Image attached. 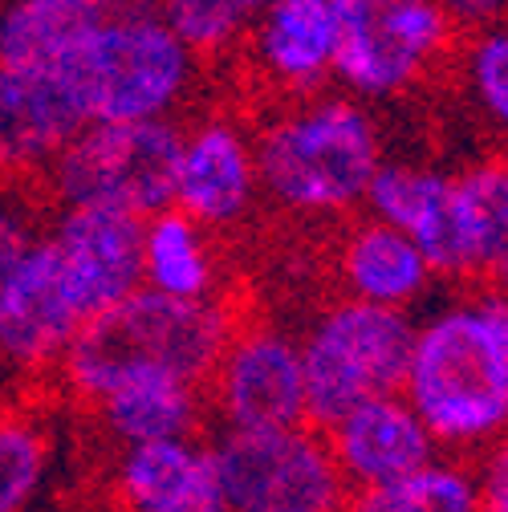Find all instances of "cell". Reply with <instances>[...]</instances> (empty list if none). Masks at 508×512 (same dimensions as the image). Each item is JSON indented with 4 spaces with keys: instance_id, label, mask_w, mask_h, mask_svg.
Masks as SVG:
<instances>
[{
    "instance_id": "29",
    "label": "cell",
    "mask_w": 508,
    "mask_h": 512,
    "mask_svg": "<svg viewBox=\"0 0 508 512\" xmlns=\"http://www.w3.org/2000/svg\"><path fill=\"white\" fill-rule=\"evenodd\" d=\"M439 9L448 13L452 29H460L468 37L508 21V0H439Z\"/></svg>"
},
{
    "instance_id": "2",
    "label": "cell",
    "mask_w": 508,
    "mask_h": 512,
    "mask_svg": "<svg viewBox=\"0 0 508 512\" xmlns=\"http://www.w3.org/2000/svg\"><path fill=\"white\" fill-rule=\"evenodd\" d=\"M252 147L261 196L297 220H334L362 208L374 171L387 159L370 106L334 90L273 110Z\"/></svg>"
},
{
    "instance_id": "28",
    "label": "cell",
    "mask_w": 508,
    "mask_h": 512,
    "mask_svg": "<svg viewBox=\"0 0 508 512\" xmlns=\"http://www.w3.org/2000/svg\"><path fill=\"white\" fill-rule=\"evenodd\" d=\"M476 500L480 512H508V435L476 456Z\"/></svg>"
},
{
    "instance_id": "1",
    "label": "cell",
    "mask_w": 508,
    "mask_h": 512,
    "mask_svg": "<svg viewBox=\"0 0 508 512\" xmlns=\"http://www.w3.org/2000/svg\"><path fill=\"white\" fill-rule=\"evenodd\" d=\"M403 399L443 452H484L508 435V293L456 297L415 322Z\"/></svg>"
},
{
    "instance_id": "10",
    "label": "cell",
    "mask_w": 508,
    "mask_h": 512,
    "mask_svg": "<svg viewBox=\"0 0 508 512\" xmlns=\"http://www.w3.org/2000/svg\"><path fill=\"white\" fill-rule=\"evenodd\" d=\"M90 322L49 236L0 281V362L41 370L61 362Z\"/></svg>"
},
{
    "instance_id": "30",
    "label": "cell",
    "mask_w": 508,
    "mask_h": 512,
    "mask_svg": "<svg viewBox=\"0 0 508 512\" xmlns=\"http://www.w3.org/2000/svg\"><path fill=\"white\" fill-rule=\"evenodd\" d=\"M151 512H228V508H224L220 488H216V480H212L208 488H200V492H192V496H183V500H175V504L151 508Z\"/></svg>"
},
{
    "instance_id": "32",
    "label": "cell",
    "mask_w": 508,
    "mask_h": 512,
    "mask_svg": "<svg viewBox=\"0 0 508 512\" xmlns=\"http://www.w3.org/2000/svg\"><path fill=\"white\" fill-rule=\"evenodd\" d=\"M500 179H504V200H508V159H500Z\"/></svg>"
},
{
    "instance_id": "12",
    "label": "cell",
    "mask_w": 508,
    "mask_h": 512,
    "mask_svg": "<svg viewBox=\"0 0 508 512\" xmlns=\"http://www.w3.org/2000/svg\"><path fill=\"white\" fill-rule=\"evenodd\" d=\"M143 224L110 208H61L45 228L86 317L143 289Z\"/></svg>"
},
{
    "instance_id": "13",
    "label": "cell",
    "mask_w": 508,
    "mask_h": 512,
    "mask_svg": "<svg viewBox=\"0 0 508 512\" xmlns=\"http://www.w3.org/2000/svg\"><path fill=\"white\" fill-rule=\"evenodd\" d=\"M82 126V106L57 70L0 66V179L45 175Z\"/></svg>"
},
{
    "instance_id": "6",
    "label": "cell",
    "mask_w": 508,
    "mask_h": 512,
    "mask_svg": "<svg viewBox=\"0 0 508 512\" xmlns=\"http://www.w3.org/2000/svg\"><path fill=\"white\" fill-rule=\"evenodd\" d=\"M183 126L167 122H90L45 171L61 208H110L151 220L175 200Z\"/></svg>"
},
{
    "instance_id": "19",
    "label": "cell",
    "mask_w": 508,
    "mask_h": 512,
    "mask_svg": "<svg viewBox=\"0 0 508 512\" xmlns=\"http://www.w3.org/2000/svg\"><path fill=\"white\" fill-rule=\"evenodd\" d=\"M452 236H456V281L504 277L508 200H504L500 159H488L452 175Z\"/></svg>"
},
{
    "instance_id": "15",
    "label": "cell",
    "mask_w": 508,
    "mask_h": 512,
    "mask_svg": "<svg viewBox=\"0 0 508 512\" xmlns=\"http://www.w3.org/2000/svg\"><path fill=\"white\" fill-rule=\"evenodd\" d=\"M326 443L350 492L387 488L439 460L431 431L403 395H383L354 407L338 427L326 431Z\"/></svg>"
},
{
    "instance_id": "4",
    "label": "cell",
    "mask_w": 508,
    "mask_h": 512,
    "mask_svg": "<svg viewBox=\"0 0 508 512\" xmlns=\"http://www.w3.org/2000/svg\"><path fill=\"white\" fill-rule=\"evenodd\" d=\"M200 57L155 0L122 5L57 66L90 122H167L196 86Z\"/></svg>"
},
{
    "instance_id": "5",
    "label": "cell",
    "mask_w": 508,
    "mask_h": 512,
    "mask_svg": "<svg viewBox=\"0 0 508 512\" xmlns=\"http://www.w3.org/2000/svg\"><path fill=\"white\" fill-rule=\"evenodd\" d=\"M297 346L309 427L326 435L354 407L383 395H403L415 317L342 297L313 317Z\"/></svg>"
},
{
    "instance_id": "16",
    "label": "cell",
    "mask_w": 508,
    "mask_h": 512,
    "mask_svg": "<svg viewBox=\"0 0 508 512\" xmlns=\"http://www.w3.org/2000/svg\"><path fill=\"white\" fill-rule=\"evenodd\" d=\"M366 216L403 232L435 277L456 281V236H452V175L415 163L383 159L366 191Z\"/></svg>"
},
{
    "instance_id": "23",
    "label": "cell",
    "mask_w": 508,
    "mask_h": 512,
    "mask_svg": "<svg viewBox=\"0 0 508 512\" xmlns=\"http://www.w3.org/2000/svg\"><path fill=\"white\" fill-rule=\"evenodd\" d=\"M346 512H480L476 472L460 460H435L387 488L350 492Z\"/></svg>"
},
{
    "instance_id": "8",
    "label": "cell",
    "mask_w": 508,
    "mask_h": 512,
    "mask_svg": "<svg viewBox=\"0 0 508 512\" xmlns=\"http://www.w3.org/2000/svg\"><path fill=\"white\" fill-rule=\"evenodd\" d=\"M212 452L228 512H346L350 484L322 431H228Z\"/></svg>"
},
{
    "instance_id": "27",
    "label": "cell",
    "mask_w": 508,
    "mask_h": 512,
    "mask_svg": "<svg viewBox=\"0 0 508 512\" xmlns=\"http://www.w3.org/2000/svg\"><path fill=\"white\" fill-rule=\"evenodd\" d=\"M45 240L41 204L21 183H0V281Z\"/></svg>"
},
{
    "instance_id": "33",
    "label": "cell",
    "mask_w": 508,
    "mask_h": 512,
    "mask_svg": "<svg viewBox=\"0 0 508 512\" xmlns=\"http://www.w3.org/2000/svg\"><path fill=\"white\" fill-rule=\"evenodd\" d=\"M500 285H504V293H508V269H504V277H500Z\"/></svg>"
},
{
    "instance_id": "21",
    "label": "cell",
    "mask_w": 508,
    "mask_h": 512,
    "mask_svg": "<svg viewBox=\"0 0 508 512\" xmlns=\"http://www.w3.org/2000/svg\"><path fill=\"white\" fill-rule=\"evenodd\" d=\"M220 261L204 224L167 208L143 224V289L175 301H212Z\"/></svg>"
},
{
    "instance_id": "31",
    "label": "cell",
    "mask_w": 508,
    "mask_h": 512,
    "mask_svg": "<svg viewBox=\"0 0 508 512\" xmlns=\"http://www.w3.org/2000/svg\"><path fill=\"white\" fill-rule=\"evenodd\" d=\"M236 5H240V9H244V13L252 17V21H257V13H261V9H269L273 0H236Z\"/></svg>"
},
{
    "instance_id": "18",
    "label": "cell",
    "mask_w": 508,
    "mask_h": 512,
    "mask_svg": "<svg viewBox=\"0 0 508 512\" xmlns=\"http://www.w3.org/2000/svg\"><path fill=\"white\" fill-rule=\"evenodd\" d=\"M122 0H0V66L57 70Z\"/></svg>"
},
{
    "instance_id": "26",
    "label": "cell",
    "mask_w": 508,
    "mask_h": 512,
    "mask_svg": "<svg viewBox=\"0 0 508 512\" xmlns=\"http://www.w3.org/2000/svg\"><path fill=\"white\" fill-rule=\"evenodd\" d=\"M49 460L45 431L33 419L0 415V512H21Z\"/></svg>"
},
{
    "instance_id": "3",
    "label": "cell",
    "mask_w": 508,
    "mask_h": 512,
    "mask_svg": "<svg viewBox=\"0 0 508 512\" xmlns=\"http://www.w3.org/2000/svg\"><path fill=\"white\" fill-rule=\"evenodd\" d=\"M236 334L232 313L212 301H175L139 289L106 313L90 317L61 358L70 391L98 403L131 374H171L200 387L212 378L228 338Z\"/></svg>"
},
{
    "instance_id": "11",
    "label": "cell",
    "mask_w": 508,
    "mask_h": 512,
    "mask_svg": "<svg viewBox=\"0 0 508 512\" xmlns=\"http://www.w3.org/2000/svg\"><path fill=\"white\" fill-rule=\"evenodd\" d=\"M261 200L257 147L232 114H208L183 126V147L175 167V200L183 216L212 228L240 224Z\"/></svg>"
},
{
    "instance_id": "22",
    "label": "cell",
    "mask_w": 508,
    "mask_h": 512,
    "mask_svg": "<svg viewBox=\"0 0 508 512\" xmlns=\"http://www.w3.org/2000/svg\"><path fill=\"white\" fill-rule=\"evenodd\" d=\"M212 480L216 468L208 447H196L192 439H163L126 447L114 492L122 512H151L208 488Z\"/></svg>"
},
{
    "instance_id": "14",
    "label": "cell",
    "mask_w": 508,
    "mask_h": 512,
    "mask_svg": "<svg viewBox=\"0 0 508 512\" xmlns=\"http://www.w3.org/2000/svg\"><path fill=\"white\" fill-rule=\"evenodd\" d=\"M252 70L277 94L309 98L334 82L338 5L334 0H273L244 37Z\"/></svg>"
},
{
    "instance_id": "7",
    "label": "cell",
    "mask_w": 508,
    "mask_h": 512,
    "mask_svg": "<svg viewBox=\"0 0 508 512\" xmlns=\"http://www.w3.org/2000/svg\"><path fill=\"white\" fill-rule=\"evenodd\" d=\"M334 82L358 102L411 94L452 49V21L439 0H334Z\"/></svg>"
},
{
    "instance_id": "9",
    "label": "cell",
    "mask_w": 508,
    "mask_h": 512,
    "mask_svg": "<svg viewBox=\"0 0 508 512\" xmlns=\"http://www.w3.org/2000/svg\"><path fill=\"white\" fill-rule=\"evenodd\" d=\"M212 399L228 431L309 427L301 346L269 326L236 330L212 370Z\"/></svg>"
},
{
    "instance_id": "25",
    "label": "cell",
    "mask_w": 508,
    "mask_h": 512,
    "mask_svg": "<svg viewBox=\"0 0 508 512\" xmlns=\"http://www.w3.org/2000/svg\"><path fill=\"white\" fill-rule=\"evenodd\" d=\"M163 21L175 29V37L196 57L228 53L248 37L252 17L236 0H155Z\"/></svg>"
},
{
    "instance_id": "20",
    "label": "cell",
    "mask_w": 508,
    "mask_h": 512,
    "mask_svg": "<svg viewBox=\"0 0 508 512\" xmlns=\"http://www.w3.org/2000/svg\"><path fill=\"white\" fill-rule=\"evenodd\" d=\"M98 415L114 439L126 447L139 443H163V439H187L200 419V387L159 370L131 374L110 395H102Z\"/></svg>"
},
{
    "instance_id": "24",
    "label": "cell",
    "mask_w": 508,
    "mask_h": 512,
    "mask_svg": "<svg viewBox=\"0 0 508 512\" xmlns=\"http://www.w3.org/2000/svg\"><path fill=\"white\" fill-rule=\"evenodd\" d=\"M456 70L476 118L500 139H508V21L472 33L460 49Z\"/></svg>"
},
{
    "instance_id": "17",
    "label": "cell",
    "mask_w": 508,
    "mask_h": 512,
    "mask_svg": "<svg viewBox=\"0 0 508 512\" xmlns=\"http://www.w3.org/2000/svg\"><path fill=\"white\" fill-rule=\"evenodd\" d=\"M334 277L346 301L399 309V313H411V305L423 301L435 281L427 256L403 232L370 216L350 220L342 228L334 244Z\"/></svg>"
}]
</instances>
